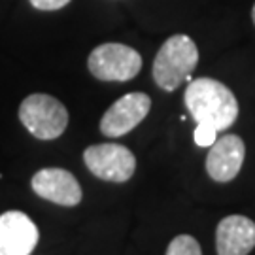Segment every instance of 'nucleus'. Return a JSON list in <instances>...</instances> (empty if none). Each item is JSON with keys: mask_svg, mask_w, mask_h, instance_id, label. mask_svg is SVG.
I'll return each instance as SVG.
<instances>
[{"mask_svg": "<svg viewBox=\"0 0 255 255\" xmlns=\"http://www.w3.org/2000/svg\"><path fill=\"white\" fill-rule=\"evenodd\" d=\"M199 63V49L189 36L176 34L164 42L153 61V80L163 91H176L183 82H191Z\"/></svg>", "mask_w": 255, "mask_h": 255, "instance_id": "2", "label": "nucleus"}, {"mask_svg": "<svg viewBox=\"0 0 255 255\" xmlns=\"http://www.w3.org/2000/svg\"><path fill=\"white\" fill-rule=\"evenodd\" d=\"M151 110V99L146 93H128L116 101L101 119V132L104 136L118 138L138 127Z\"/></svg>", "mask_w": 255, "mask_h": 255, "instance_id": "6", "label": "nucleus"}, {"mask_svg": "<svg viewBox=\"0 0 255 255\" xmlns=\"http://www.w3.org/2000/svg\"><path fill=\"white\" fill-rule=\"evenodd\" d=\"M70 0H30V4L36 9H44V11H51V9H61L68 4Z\"/></svg>", "mask_w": 255, "mask_h": 255, "instance_id": "13", "label": "nucleus"}, {"mask_svg": "<svg viewBox=\"0 0 255 255\" xmlns=\"http://www.w3.org/2000/svg\"><path fill=\"white\" fill-rule=\"evenodd\" d=\"M255 248V223L246 216H227L216 231L218 255H248Z\"/></svg>", "mask_w": 255, "mask_h": 255, "instance_id": "10", "label": "nucleus"}, {"mask_svg": "<svg viewBox=\"0 0 255 255\" xmlns=\"http://www.w3.org/2000/svg\"><path fill=\"white\" fill-rule=\"evenodd\" d=\"M40 233L27 214L11 210L0 216V255H30Z\"/></svg>", "mask_w": 255, "mask_h": 255, "instance_id": "7", "label": "nucleus"}, {"mask_svg": "<svg viewBox=\"0 0 255 255\" xmlns=\"http://www.w3.org/2000/svg\"><path fill=\"white\" fill-rule=\"evenodd\" d=\"M19 119L28 132L38 140H55L68 125V112L61 101L51 95H28L19 106Z\"/></svg>", "mask_w": 255, "mask_h": 255, "instance_id": "3", "label": "nucleus"}, {"mask_svg": "<svg viewBox=\"0 0 255 255\" xmlns=\"http://www.w3.org/2000/svg\"><path fill=\"white\" fill-rule=\"evenodd\" d=\"M83 161L97 178L104 182L123 183L136 170V157L121 144H97L83 151Z\"/></svg>", "mask_w": 255, "mask_h": 255, "instance_id": "5", "label": "nucleus"}, {"mask_svg": "<svg viewBox=\"0 0 255 255\" xmlns=\"http://www.w3.org/2000/svg\"><path fill=\"white\" fill-rule=\"evenodd\" d=\"M252 17H254V23H255V6H254V9H252Z\"/></svg>", "mask_w": 255, "mask_h": 255, "instance_id": "14", "label": "nucleus"}, {"mask_svg": "<svg viewBox=\"0 0 255 255\" xmlns=\"http://www.w3.org/2000/svg\"><path fill=\"white\" fill-rule=\"evenodd\" d=\"M185 106L197 123L210 125L216 130H227L238 118L237 97L227 85L212 78L189 82L185 89Z\"/></svg>", "mask_w": 255, "mask_h": 255, "instance_id": "1", "label": "nucleus"}, {"mask_svg": "<svg viewBox=\"0 0 255 255\" xmlns=\"http://www.w3.org/2000/svg\"><path fill=\"white\" fill-rule=\"evenodd\" d=\"M193 138H195V144H197V146L210 147L216 142V138H218V130L214 127H210V125L199 123L197 128H195V132H193Z\"/></svg>", "mask_w": 255, "mask_h": 255, "instance_id": "12", "label": "nucleus"}, {"mask_svg": "<svg viewBox=\"0 0 255 255\" xmlns=\"http://www.w3.org/2000/svg\"><path fill=\"white\" fill-rule=\"evenodd\" d=\"M87 66L97 80L128 82L140 72L142 57L136 49L125 44H102L93 49Z\"/></svg>", "mask_w": 255, "mask_h": 255, "instance_id": "4", "label": "nucleus"}, {"mask_svg": "<svg viewBox=\"0 0 255 255\" xmlns=\"http://www.w3.org/2000/svg\"><path fill=\"white\" fill-rule=\"evenodd\" d=\"M166 255H202L199 242L189 235H178L168 244Z\"/></svg>", "mask_w": 255, "mask_h": 255, "instance_id": "11", "label": "nucleus"}, {"mask_svg": "<svg viewBox=\"0 0 255 255\" xmlns=\"http://www.w3.org/2000/svg\"><path fill=\"white\" fill-rule=\"evenodd\" d=\"M30 185L38 197L61 206H76L83 197L78 180L64 168H42L32 176Z\"/></svg>", "mask_w": 255, "mask_h": 255, "instance_id": "9", "label": "nucleus"}, {"mask_svg": "<svg viewBox=\"0 0 255 255\" xmlns=\"http://www.w3.org/2000/svg\"><path fill=\"white\" fill-rule=\"evenodd\" d=\"M244 155H246V146L240 136L225 134L216 138L206 157V172L214 182H231L240 172L244 164Z\"/></svg>", "mask_w": 255, "mask_h": 255, "instance_id": "8", "label": "nucleus"}]
</instances>
